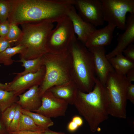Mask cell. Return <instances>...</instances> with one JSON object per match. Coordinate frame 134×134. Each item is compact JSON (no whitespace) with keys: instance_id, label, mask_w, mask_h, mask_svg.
Listing matches in <instances>:
<instances>
[{"instance_id":"f1b7e54d","label":"cell","mask_w":134,"mask_h":134,"mask_svg":"<svg viewBox=\"0 0 134 134\" xmlns=\"http://www.w3.org/2000/svg\"><path fill=\"white\" fill-rule=\"evenodd\" d=\"M125 56L128 59L134 61V44L129 45L122 52Z\"/></svg>"},{"instance_id":"603a6c76","label":"cell","mask_w":134,"mask_h":134,"mask_svg":"<svg viewBox=\"0 0 134 134\" xmlns=\"http://www.w3.org/2000/svg\"><path fill=\"white\" fill-rule=\"evenodd\" d=\"M39 130H42L35 124L30 117L22 113L18 131H36Z\"/></svg>"},{"instance_id":"d6a6232c","label":"cell","mask_w":134,"mask_h":134,"mask_svg":"<svg viewBox=\"0 0 134 134\" xmlns=\"http://www.w3.org/2000/svg\"><path fill=\"white\" fill-rule=\"evenodd\" d=\"M126 77L128 81L131 83L134 81V68L130 70L126 74Z\"/></svg>"},{"instance_id":"8fae6325","label":"cell","mask_w":134,"mask_h":134,"mask_svg":"<svg viewBox=\"0 0 134 134\" xmlns=\"http://www.w3.org/2000/svg\"><path fill=\"white\" fill-rule=\"evenodd\" d=\"M41 106L34 112L50 118L64 116L68 104L65 100L54 97L49 90L41 96Z\"/></svg>"},{"instance_id":"484cf974","label":"cell","mask_w":134,"mask_h":134,"mask_svg":"<svg viewBox=\"0 0 134 134\" xmlns=\"http://www.w3.org/2000/svg\"><path fill=\"white\" fill-rule=\"evenodd\" d=\"M22 114V108L19 105L17 104L14 116L7 130L8 132L18 130Z\"/></svg>"},{"instance_id":"7a4b0ae2","label":"cell","mask_w":134,"mask_h":134,"mask_svg":"<svg viewBox=\"0 0 134 134\" xmlns=\"http://www.w3.org/2000/svg\"><path fill=\"white\" fill-rule=\"evenodd\" d=\"M73 105L93 132H96L100 124L108 117L105 88L97 77L91 91L86 93L78 90Z\"/></svg>"},{"instance_id":"d6986e66","label":"cell","mask_w":134,"mask_h":134,"mask_svg":"<svg viewBox=\"0 0 134 134\" xmlns=\"http://www.w3.org/2000/svg\"><path fill=\"white\" fill-rule=\"evenodd\" d=\"M42 56L32 60H26L21 58L19 60H14V61L22 62V64L21 66L25 68V69L21 72L14 73L13 74H15L16 76H19L27 74L37 72L43 66Z\"/></svg>"},{"instance_id":"30bf717a","label":"cell","mask_w":134,"mask_h":134,"mask_svg":"<svg viewBox=\"0 0 134 134\" xmlns=\"http://www.w3.org/2000/svg\"><path fill=\"white\" fill-rule=\"evenodd\" d=\"M45 72V67L43 65L35 73L16 76L12 81L7 83L6 91L13 92L18 96L34 86H39L44 79Z\"/></svg>"},{"instance_id":"8992f818","label":"cell","mask_w":134,"mask_h":134,"mask_svg":"<svg viewBox=\"0 0 134 134\" xmlns=\"http://www.w3.org/2000/svg\"><path fill=\"white\" fill-rule=\"evenodd\" d=\"M130 83L125 75L119 74L115 70L108 74L104 86L108 97L109 115L117 118H126V93Z\"/></svg>"},{"instance_id":"4dcf8cb0","label":"cell","mask_w":134,"mask_h":134,"mask_svg":"<svg viewBox=\"0 0 134 134\" xmlns=\"http://www.w3.org/2000/svg\"><path fill=\"white\" fill-rule=\"evenodd\" d=\"M126 98L127 100H129L134 104V84L130 83L128 85L127 91Z\"/></svg>"},{"instance_id":"83f0119b","label":"cell","mask_w":134,"mask_h":134,"mask_svg":"<svg viewBox=\"0 0 134 134\" xmlns=\"http://www.w3.org/2000/svg\"><path fill=\"white\" fill-rule=\"evenodd\" d=\"M10 23L8 20L0 23V36L5 37L7 36L9 29Z\"/></svg>"},{"instance_id":"2e32d148","label":"cell","mask_w":134,"mask_h":134,"mask_svg":"<svg viewBox=\"0 0 134 134\" xmlns=\"http://www.w3.org/2000/svg\"><path fill=\"white\" fill-rule=\"evenodd\" d=\"M39 87L38 85L34 86L18 95L19 99L16 103L19 105L23 109L33 112L37 110L42 104Z\"/></svg>"},{"instance_id":"ac0fdd59","label":"cell","mask_w":134,"mask_h":134,"mask_svg":"<svg viewBox=\"0 0 134 134\" xmlns=\"http://www.w3.org/2000/svg\"><path fill=\"white\" fill-rule=\"evenodd\" d=\"M108 60L115 71L120 75H125L130 70L134 68V61L127 58L122 53Z\"/></svg>"},{"instance_id":"e575fe53","label":"cell","mask_w":134,"mask_h":134,"mask_svg":"<svg viewBox=\"0 0 134 134\" xmlns=\"http://www.w3.org/2000/svg\"><path fill=\"white\" fill-rule=\"evenodd\" d=\"M8 132L1 120V113H0V134H8Z\"/></svg>"},{"instance_id":"ba28073f","label":"cell","mask_w":134,"mask_h":134,"mask_svg":"<svg viewBox=\"0 0 134 134\" xmlns=\"http://www.w3.org/2000/svg\"><path fill=\"white\" fill-rule=\"evenodd\" d=\"M101 0L104 21L125 30L127 14H134V0Z\"/></svg>"},{"instance_id":"d4e9b609","label":"cell","mask_w":134,"mask_h":134,"mask_svg":"<svg viewBox=\"0 0 134 134\" xmlns=\"http://www.w3.org/2000/svg\"><path fill=\"white\" fill-rule=\"evenodd\" d=\"M22 34V30L18 27V25L10 23L9 31L6 37L9 41L14 44L19 39Z\"/></svg>"},{"instance_id":"cb8c5ba5","label":"cell","mask_w":134,"mask_h":134,"mask_svg":"<svg viewBox=\"0 0 134 134\" xmlns=\"http://www.w3.org/2000/svg\"><path fill=\"white\" fill-rule=\"evenodd\" d=\"M17 105L16 103H14L1 113V120L7 130L14 116Z\"/></svg>"},{"instance_id":"3957f363","label":"cell","mask_w":134,"mask_h":134,"mask_svg":"<svg viewBox=\"0 0 134 134\" xmlns=\"http://www.w3.org/2000/svg\"><path fill=\"white\" fill-rule=\"evenodd\" d=\"M68 49L72 60V80L79 90L86 93L91 92L96 77L92 53L75 36Z\"/></svg>"},{"instance_id":"5b68a950","label":"cell","mask_w":134,"mask_h":134,"mask_svg":"<svg viewBox=\"0 0 134 134\" xmlns=\"http://www.w3.org/2000/svg\"><path fill=\"white\" fill-rule=\"evenodd\" d=\"M42 57L45 72L44 79L39 87L41 96L52 87L66 84L72 80V60L68 49L59 54L47 53Z\"/></svg>"},{"instance_id":"5bb4252c","label":"cell","mask_w":134,"mask_h":134,"mask_svg":"<svg viewBox=\"0 0 134 134\" xmlns=\"http://www.w3.org/2000/svg\"><path fill=\"white\" fill-rule=\"evenodd\" d=\"M124 32L119 35L117 38V44L111 52L106 55L107 58L109 59L117 54L122 53L129 45L134 41V14H130L126 21V29Z\"/></svg>"},{"instance_id":"74e56055","label":"cell","mask_w":134,"mask_h":134,"mask_svg":"<svg viewBox=\"0 0 134 134\" xmlns=\"http://www.w3.org/2000/svg\"><path fill=\"white\" fill-rule=\"evenodd\" d=\"M7 87V83L5 84L0 83V90L6 91Z\"/></svg>"},{"instance_id":"e0dca14e","label":"cell","mask_w":134,"mask_h":134,"mask_svg":"<svg viewBox=\"0 0 134 134\" xmlns=\"http://www.w3.org/2000/svg\"><path fill=\"white\" fill-rule=\"evenodd\" d=\"M48 90L56 98L65 100L68 104L73 105L78 89L72 80L66 84L53 86Z\"/></svg>"},{"instance_id":"9a60e30c","label":"cell","mask_w":134,"mask_h":134,"mask_svg":"<svg viewBox=\"0 0 134 134\" xmlns=\"http://www.w3.org/2000/svg\"><path fill=\"white\" fill-rule=\"evenodd\" d=\"M116 27L114 25L108 24L104 27L97 29L90 35L84 45L88 48L109 45L112 40L113 32Z\"/></svg>"},{"instance_id":"f35d334b","label":"cell","mask_w":134,"mask_h":134,"mask_svg":"<svg viewBox=\"0 0 134 134\" xmlns=\"http://www.w3.org/2000/svg\"></svg>"},{"instance_id":"1f68e13d","label":"cell","mask_w":134,"mask_h":134,"mask_svg":"<svg viewBox=\"0 0 134 134\" xmlns=\"http://www.w3.org/2000/svg\"><path fill=\"white\" fill-rule=\"evenodd\" d=\"M43 130L36 131H17L8 132V134H41Z\"/></svg>"},{"instance_id":"9c48e42d","label":"cell","mask_w":134,"mask_h":134,"mask_svg":"<svg viewBox=\"0 0 134 134\" xmlns=\"http://www.w3.org/2000/svg\"><path fill=\"white\" fill-rule=\"evenodd\" d=\"M74 6L85 21L95 26L104 24L101 0H75Z\"/></svg>"},{"instance_id":"6da1fadb","label":"cell","mask_w":134,"mask_h":134,"mask_svg":"<svg viewBox=\"0 0 134 134\" xmlns=\"http://www.w3.org/2000/svg\"><path fill=\"white\" fill-rule=\"evenodd\" d=\"M7 20L18 25L47 21L54 23L67 16L74 0H9Z\"/></svg>"},{"instance_id":"d590c367","label":"cell","mask_w":134,"mask_h":134,"mask_svg":"<svg viewBox=\"0 0 134 134\" xmlns=\"http://www.w3.org/2000/svg\"><path fill=\"white\" fill-rule=\"evenodd\" d=\"M78 127L75 123L71 121L68 123L67 128L69 131L73 132L76 130Z\"/></svg>"},{"instance_id":"4316f807","label":"cell","mask_w":134,"mask_h":134,"mask_svg":"<svg viewBox=\"0 0 134 134\" xmlns=\"http://www.w3.org/2000/svg\"><path fill=\"white\" fill-rule=\"evenodd\" d=\"M10 10L9 0H0V23L7 20Z\"/></svg>"},{"instance_id":"7402d4cb","label":"cell","mask_w":134,"mask_h":134,"mask_svg":"<svg viewBox=\"0 0 134 134\" xmlns=\"http://www.w3.org/2000/svg\"><path fill=\"white\" fill-rule=\"evenodd\" d=\"M18 97L13 92L0 90V113H2L15 103L18 100Z\"/></svg>"},{"instance_id":"277c9868","label":"cell","mask_w":134,"mask_h":134,"mask_svg":"<svg viewBox=\"0 0 134 134\" xmlns=\"http://www.w3.org/2000/svg\"><path fill=\"white\" fill-rule=\"evenodd\" d=\"M22 34L15 46L24 48L20 54L21 58L32 60L48 53L46 43L48 36L53 29V23L49 21L29 23L20 25Z\"/></svg>"},{"instance_id":"ffe728a7","label":"cell","mask_w":134,"mask_h":134,"mask_svg":"<svg viewBox=\"0 0 134 134\" xmlns=\"http://www.w3.org/2000/svg\"><path fill=\"white\" fill-rule=\"evenodd\" d=\"M23 114L30 117L35 124L41 129L45 130L53 125L54 123L51 118L41 114L22 109Z\"/></svg>"},{"instance_id":"f546056e","label":"cell","mask_w":134,"mask_h":134,"mask_svg":"<svg viewBox=\"0 0 134 134\" xmlns=\"http://www.w3.org/2000/svg\"><path fill=\"white\" fill-rule=\"evenodd\" d=\"M14 44L9 41L5 37H2L0 36V52H2L7 48L11 47Z\"/></svg>"},{"instance_id":"4fadbf2b","label":"cell","mask_w":134,"mask_h":134,"mask_svg":"<svg viewBox=\"0 0 134 134\" xmlns=\"http://www.w3.org/2000/svg\"><path fill=\"white\" fill-rule=\"evenodd\" d=\"M67 16L70 20L77 39L85 44L90 35L97 30L96 27L84 20L77 13L74 5L69 9Z\"/></svg>"},{"instance_id":"44dd1931","label":"cell","mask_w":134,"mask_h":134,"mask_svg":"<svg viewBox=\"0 0 134 134\" xmlns=\"http://www.w3.org/2000/svg\"><path fill=\"white\" fill-rule=\"evenodd\" d=\"M24 48L22 46L17 45L8 47L0 52V64L6 66L11 65L14 61L12 59V57L16 54H20Z\"/></svg>"},{"instance_id":"836d02e7","label":"cell","mask_w":134,"mask_h":134,"mask_svg":"<svg viewBox=\"0 0 134 134\" xmlns=\"http://www.w3.org/2000/svg\"><path fill=\"white\" fill-rule=\"evenodd\" d=\"M72 121L75 123L79 127L81 126L83 123L82 118L80 116H78L73 117L72 118Z\"/></svg>"},{"instance_id":"7c38bea8","label":"cell","mask_w":134,"mask_h":134,"mask_svg":"<svg viewBox=\"0 0 134 134\" xmlns=\"http://www.w3.org/2000/svg\"><path fill=\"white\" fill-rule=\"evenodd\" d=\"M87 49L93 54L96 76L104 86L108 74L114 70L106 57L104 46L94 47Z\"/></svg>"},{"instance_id":"8d00e7d4","label":"cell","mask_w":134,"mask_h":134,"mask_svg":"<svg viewBox=\"0 0 134 134\" xmlns=\"http://www.w3.org/2000/svg\"><path fill=\"white\" fill-rule=\"evenodd\" d=\"M41 134H66L63 133L54 131L49 128L44 130Z\"/></svg>"},{"instance_id":"52a82bcc","label":"cell","mask_w":134,"mask_h":134,"mask_svg":"<svg viewBox=\"0 0 134 134\" xmlns=\"http://www.w3.org/2000/svg\"><path fill=\"white\" fill-rule=\"evenodd\" d=\"M57 23L56 27L49 34L46 43L48 53L54 54L61 53L68 50L75 36L71 22L67 16Z\"/></svg>"}]
</instances>
